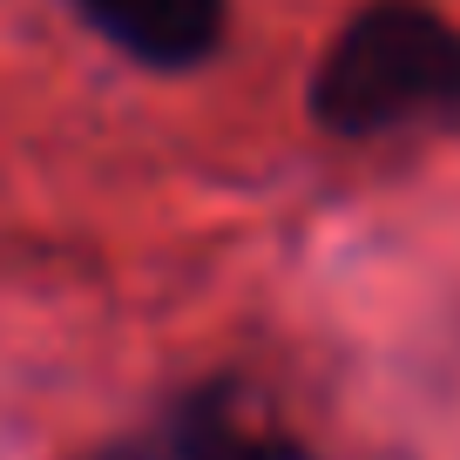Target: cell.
I'll list each match as a JSON object with an SVG mask.
<instances>
[{"instance_id": "cell-1", "label": "cell", "mask_w": 460, "mask_h": 460, "mask_svg": "<svg viewBox=\"0 0 460 460\" xmlns=\"http://www.w3.org/2000/svg\"><path fill=\"white\" fill-rule=\"evenodd\" d=\"M312 109L339 136H386L460 109V28L427 0H373L345 21Z\"/></svg>"}, {"instance_id": "cell-3", "label": "cell", "mask_w": 460, "mask_h": 460, "mask_svg": "<svg viewBox=\"0 0 460 460\" xmlns=\"http://www.w3.org/2000/svg\"><path fill=\"white\" fill-rule=\"evenodd\" d=\"M183 460H291V454L244 440V433H237V427H230V420L210 406V413L190 420V433H183Z\"/></svg>"}, {"instance_id": "cell-4", "label": "cell", "mask_w": 460, "mask_h": 460, "mask_svg": "<svg viewBox=\"0 0 460 460\" xmlns=\"http://www.w3.org/2000/svg\"><path fill=\"white\" fill-rule=\"evenodd\" d=\"M102 460H136V454H102Z\"/></svg>"}, {"instance_id": "cell-2", "label": "cell", "mask_w": 460, "mask_h": 460, "mask_svg": "<svg viewBox=\"0 0 460 460\" xmlns=\"http://www.w3.org/2000/svg\"><path fill=\"white\" fill-rule=\"evenodd\" d=\"M88 21L149 68H190L224 34V0H82Z\"/></svg>"}]
</instances>
